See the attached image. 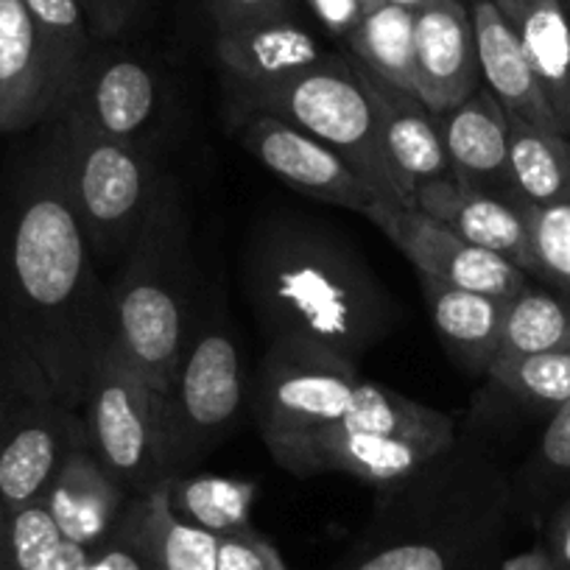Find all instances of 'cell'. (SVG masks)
Listing matches in <instances>:
<instances>
[{"label":"cell","mask_w":570,"mask_h":570,"mask_svg":"<svg viewBox=\"0 0 570 570\" xmlns=\"http://www.w3.org/2000/svg\"><path fill=\"white\" fill-rule=\"evenodd\" d=\"M0 322L40 366L57 400L81 411L98 353L115 333L112 308L53 137L20 179L3 224Z\"/></svg>","instance_id":"obj_1"},{"label":"cell","mask_w":570,"mask_h":570,"mask_svg":"<svg viewBox=\"0 0 570 570\" xmlns=\"http://www.w3.org/2000/svg\"><path fill=\"white\" fill-rule=\"evenodd\" d=\"M512 475L479 434L377 490L361 534L327 570H487L512 523Z\"/></svg>","instance_id":"obj_2"},{"label":"cell","mask_w":570,"mask_h":570,"mask_svg":"<svg viewBox=\"0 0 570 570\" xmlns=\"http://www.w3.org/2000/svg\"><path fill=\"white\" fill-rule=\"evenodd\" d=\"M240 277L266 342H308L358 364L400 320L397 303L364 257L299 216L257 224Z\"/></svg>","instance_id":"obj_3"},{"label":"cell","mask_w":570,"mask_h":570,"mask_svg":"<svg viewBox=\"0 0 570 570\" xmlns=\"http://www.w3.org/2000/svg\"><path fill=\"white\" fill-rule=\"evenodd\" d=\"M107 285L115 342L157 392H166L194 336L190 218L171 177Z\"/></svg>","instance_id":"obj_4"},{"label":"cell","mask_w":570,"mask_h":570,"mask_svg":"<svg viewBox=\"0 0 570 570\" xmlns=\"http://www.w3.org/2000/svg\"><path fill=\"white\" fill-rule=\"evenodd\" d=\"M70 202L96 263L118 268L149 218L163 183L149 146L92 135L53 118Z\"/></svg>","instance_id":"obj_5"},{"label":"cell","mask_w":570,"mask_h":570,"mask_svg":"<svg viewBox=\"0 0 570 570\" xmlns=\"http://www.w3.org/2000/svg\"><path fill=\"white\" fill-rule=\"evenodd\" d=\"M229 112L235 126L252 115H272L297 126L342 155L366 183L375 185L383 199L411 205L383 155L375 109L353 59L325 57L316 68L303 70L279 85L229 98Z\"/></svg>","instance_id":"obj_6"},{"label":"cell","mask_w":570,"mask_h":570,"mask_svg":"<svg viewBox=\"0 0 570 570\" xmlns=\"http://www.w3.org/2000/svg\"><path fill=\"white\" fill-rule=\"evenodd\" d=\"M87 445L131 492L146 495L168 481L163 392L131 366L115 333L104 342L81 405Z\"/></svg>","instance_id":"obj_7"},{"label":"cell","mask_w":570,"mask_h":570,"mask_svg":"<svg viewBox=\"0 0 570 570\" xmlns=\"http://www.w3.org/2000/svg\"><path fill=\"white\" fill-rule=\"evenodd\" d=\"M246 397L240 350L233 333L213 322L190 336L171 383L163 392L168 479L210 456L238 425Z\"/></svg>","instance_id":"obj_8"},{"label":"cell","mask_w":570,"mask_h":570,"mask_svg":"<svg viewBox=\"0 0 570 570\" xmlns=\"http://www.w3.org/2000/svg\"><path fill=\"white\" fill-rule=\"evenodd\" d=\"M358 364L308 342H266L257 370L255 420L268 453L305 440L347 414Z\"/></svg>","instance_id":"obj_9"},{"label":"cell","mask_w":570,"mask_h":570,"mask_svg":"<svg viewBox=\"0 0 570 570\" xmlns=\"http://www.w3.org/2000/svg\"><path fill=\"white\" fill-rule=\"evenodd\" d=\"M416 268L420 277L440 279L464 292L512 299L531 283L529 274L507 257L470 244L420 207L397 199H377L364 213Z\"/></svg>","instance_id":"obj_10"},{"label":"cell","mask_w":570,"mask_h":570,"mask_svg":"<svg viewBox=\"0 0 570 570\" xmlns=\"http://www.w3.org/2000/svg\"><path fill=\"white\" fill-rule=\"evenodd\" d=\"M456 440L459 431L456 434H372V431L327 425L305 440L279 448L272 459L297 479L344 473L383 490L420 473L425 464L451 451Z\"/></svg>","instance_id":"obj_11"},{"label":"cell","mask_w":570,"mask_h":570,"mask_svg":"<svg viewBox=\"0 0 570 570\" xmlns=\"http://www.w3.org/2000/svg\"><path fill=\"white\" fill-rule=\"evenodd\" d=\"M238 140L266 171L303 196L325 205L344 207L364 216L377 199L375 185L366 183L342 155L305 135L297 126L272 115H252L240 120Z\"/></svg>","instance_id":"obj_12"},{"label":"cell","mask_w":570,"mask_h":570,"mask_svg":"<svg viewBox=\"0 0 570 570\" xmlns=\"http://www.w3.org/2000/svg\"><path fill=\"white\" fill-rule=\"evenodd\" d=\"M163 109V85L149 62L129 53H92L59 107L57 120L92 135L146 146Z\"/></svg>","instance_id":"obj_13"},{"label":"cell","mask_w":570,"mask_h":570,"mask_svg":"<svg viewBox=\"0 0 570 570\" xmlns=\"http://www.w3.org/2000/svg\"><path fill=\"white\" fill-rule=\"evenodd\" d=\"M70 87L23 0H0V135L57 118Z\"/></svg>","instance_id":"obj_14"},{"label":"cell","mask_w":570,"mask_h":570,"mask_svg":"<svg viewBox=\"0 0 570 570\" xmlns=\"http://www.w3.org/2000/svg\"><path fill=\"white\" fill-rule=\"evenodd\" d=\"M81 445H87L81 411L53 394L29 405L0 442V507L20 509L40 501L59 468Z\"/></svg>","instance_id":"obj_15"},{"label":"cell","mask_w":570,"mask_h":570,"mask_svg":"<svg viewBox=\"0 0 570 570\" xmlns=\"http://www.w3.org/2000/svg\"><path fill=\"white\" fill-rule=\"evenodd\" d=\"M416 98L434 115L468 101L481 81L473 14L464 0H428L414 12Z\"/></svg>","instance_id":"obj_16"},{"label":"cell","mask_w":570,"mask_h":570,"mask_svg":"<svg viewBox=\"0 0 570 570\" xmlns=\"http://www.w3.org/2000/svg\"><path fill=\"white\" fill-rule=\"evenodd\" d=\"M353 65L375 109L377 137H381L389 168L405 199L414 205V194L422 185L453 177L434 112L414 92L377 79L355 59Z\"/></svg>","instance_id":"obj_17"},{"label":"cell","mask_w":570,"mask_h":570,"mask_svg":"<svg viewBox=\"0 0 570 570\" xmlns=\"http://www.w3.org/2000/svg\"><path fill=\"white\" fill-rule=\"evenodd\" d=\"M414 207L451 227L470 244L507 257L531 277L529 222L520 196L490 194L445 177L422 185L414 194Z\"/></svg>","instance_id":"obj_18"},{"label":"cell","mask_w":570,"mask_h":570,"mask_svg":"<svg viewBox=\"0 0 570 570\" xmlns=\"http://www.w3.org/2000/svg\"><path fill=\"white\" fill-rule=\"evenodd\" d=\"M325 57L316 37L292 18L261 20L216 37V59L227 76L229 98L279 85L316 68Z\"/></svg>","instance_id":"obj_19"},{"label":"cell","mask_w":570,"mask_h":570,"mask_svg":"<svg viewBox=\"0 0 570 570\" xmlns=\"http://www.w3.org/2000/svg\"><path fill=\"white\" fill-rule=\"evenodd\" d=\"M131 498L90 445H81L59 468L40 501L65 542L92 551L118 531Z\"/></svg>","instance_id":"obj_20"},{"label":"cell","mask_w":570,"mask_h":570,"mask_svg":"<svg viewBox=\"0 0 570 570\" xmlns=\"http://www.w3.org/2000/svg\"><path fill=\"white\" fill-rule=\"evenodd\" d=\"M434 118L453 179L490 194L518 196L509 168V115L487 87Z\"/></svg>","instance_id":"obj_21"},{"label":"cell","mask_w":570,"mask_h":570,"mask_svg":"<svg viewBox=\"0 0 570 570\" xmlns=\"http://www.w3.org/2000/svg\"><path fill=\"white\" fill-rule=\"evenodd\" d=\"M470 14H473L475 46H479L481 81L487 90L512 118L540 129L562 131L507 14L492 0H470Z\"/></svg>","instance_id":"obj_22"},{"label":"cell","mask_w":570,"mask_h":570,"mask_svg":"<svg viewBox=\"0 0 570 570\" xmlns=\"http://www.w3.org/2000/svg\"><path fill=\"white\" fill-rule=\"evenodd\" d=\"M425 308L440 342L462 372L473 377L490 375L501 350L503 316L509 299L464 292L440 279L420 277Z\"/></svg>","instance_id":"obj_23"},{"label":"cell","mask_w":570,"mask_h":570,"mask_svg":"<svg viewBox=\"0 0 570 570\" xmlns=\"http://www.w3.org/2000/svg\"><path fill=\"white\" fill-rule=\"evenodd\" d=\"M151 570H218V540L171 514L163 484L131 498L118 525Z\"/></svg>","instance_id":"obj_24"},{"label":"cell","mask_w":570,"mask_h":570,"mask_svg":"<svg viewBox=\"0 0 570 570\" xmlns=\"http://www.w3.org/2000/svg\"><path fill=\"white\" fill-rule=\"evenodd\" d=\"M507 18L559 126L570 137V0H518Z\"/></svg>","instance_id":"obj_25"},{"label":"cell","mask_w":570,"mask_h":570,"mask_svg":"<svg viewBox=\"0 0 570 570\" xmlns=\"http://www.w3.org/2000/svg\"><path fill=\"white\" fill-rule=\"evenodd\" d=\"M168 509L177 520L207 531L216 540L252 529L257 484L229 475H174L163 484Z\"/></svg>","instance_id":"obj_26"},{"label":"cell","mask_w":570,"mask_h":570,"mask_svg":"<svg viewBox=\"0 0 570 570\" xmlns=\"http://www.w3.org/2000/svg\"><path fill=\"white\" fill-rule=\"evenodd\" d=\"M509 168L525 205L570 199V137L509 115Z\"/></svg>","instance_id":"obj_27"},{"label":"cell","mask_w":570,"mask_h":570,"mask_svg":"<svg viewBox=\"0 0 570 570\" xmlns=\"http://www.w3.org/2000/svg\"><path fill=\"white\" fill-rule=\"evenodd\" d=\"M347 42L361 68L416 96V46L411 9L394 7V3L370 9L347 37Z\"/></svg>","instance_id":"obj_28"},{"label":"cell","mask_w":570,"mask_h":570,"mask_svg":"<svg viewBox=\"0 0 570 570\" xmlns=\"http://www.w3.org/2000/svg\"><path fill=\"white\" fill-rule=\"evenodd\" d=\"M570 490V400L548 414L534 451L512 479V507L542 523Z\"/></svg>","instance_id":"obj_29"},{"label":"cell","mask_w":570,"mask_h":570,"mask_svg":"<svg viewBox=\"0 0 570 570\" xmlns=\"http://www.w3.org/2000/svg\"><path fill=\"white\" fill-rule=\"evenodd\" d=\"M564 344H570V303L531 279L518 297L509 299L495 364L548 353Z\"/></svg>","instance_id":"obj_30"},{"label":"cell","mask_w":570,"mask_h":570,"mask_svg":"<svg viewBox=\"0 0 570 570\" xmlns=\"http://www.w3.org/2000/svg\"><path fill=\"white\" fill-rule=\"evenodd\" d=\"M487 381L512 403L551 414L570 400V344L514 361H498Z\"/></svg>","instance_id":"obj_31"},{"label":"cell","mask_w":570,"mask_h":570,"mask_svg":"<svg viewBox=\"0 0 570 570\" xmlns=\"http://www.w3.org/2000/svg\"><path fill=\"white\" fill-rule=\"evenodd\" d=\"M23 7L73 90L79 73L96 53V40L87 26L85 9L79 0H23Z\"/></svg>","instance_id":"obj_32"},{"label":"cell","mask_w":570,"mask_h":570,"mask_svg":"<svg viewBox=\"0 0 570 570\" xmlns=\"http://www.w3.org/2000/svg\"><path fill=\"white\" fill-rule=\"evenodd\" d=\"M531 240V279L570 303V199L525 205Z\"/></svg>","instance_id":"obj_33"},{"label":"cell","mask_w":570,"mask_h":570,"mask_svg":"<svg viewBox=\"0 0 570 570\" xmlns=\"http://www.w3.org/2000/svg\"><path fill=\"white\" fill-rule=\"evenodd\" d=\"M62 542L42 501L20 509L0 507V570H42Z\"/></svg>","instance_id":"obj_34"},{"label":"cell","mask_w":570,"mask_h":570,"mask_svg":"<svg viewBox=\"0 0 570 570\" xmlns=\"http://www.w3.org/2000/svg\"><path fill=\"white\" fill-rule=\"evenodd\" d=\"M48 394L53 392L40 366L14 342L12 333L0 325V442L18 422V416Z\"/></svg>","instance_id":"obj_35"},{"label":"cell","mask_w":570,"mask_h":570,"mask_svg":"<svg viewBox=\"0 0 570 570\" xmlns=\"http://www.w3.org/2000/svg\"><path fill=\"white\" fill-rule=\"evenodd\" d=\"M218 570H288L277 548L252 525L218 540Z\"/></svg>","instance_id":"obj_36"},{"label":"cell","mask_w":570,"mask_h":570,"mask_svg":"<svg viewBox=\"0 0 570 570\" xmlns=\"http://www.w3.org/2000/svg\"><path fill=\"white\" fill-rule=\"evenodd\" d=\"M207 12L216 20L218 31L240 29L261 20L288 18L292 0H205Z\"/></svg>","instance_id":"obj_37"},{"label":"cell","mask_w":570,"mask_h":570,"mask_svg":"<svg viewBox=\"0 0 570 570\" xmlns=\"http://www.w3.org/2000/svg\"><path fill=\"white\" fill-rule=\"evenodd\" d=\"M79 3L96 42L124 35L142 7V0H79Z\"/></svg>","instance_id":"obj_38"},{"label":"cell","mask_w":570,"mask_h":570,"mask_svg":"<svg viewBox=\"0 0 570 570\" xmlns=\"http://www.w3.org/2000/svg\"><path fill=\"white\" fill-rule=\"evenodd\" d=\"M85 570H151V564L146 562L140 548L118 529L107 542L92 548Z\"/></svg>","instance_id":"obj_39"},{"label":"cell","mask_w":570,"mask_h":570,"mask_svg":"<svg viewBox=\"0 0 570 570\" xmlns=\"http://www.w3.org/2000/svg\"><path fill=\"white\" fill-rule=\"evenodd\" d=\"M540 525V542L548 548L557 570H570V490L553 503V509Z\"/></svg>","instance_id":"obj_40"},{"label":"cell","mask_w":570,"mask_h":570,"mask_svg":"<svg viewBox=\"0 0 570 570\" xmlns=\"http://www.w3.org/2000/svg\"><path fill=\"white\" fill-rule=\"evenodd\" d=\"M305 3L333 37H344V40L353 35V29L364 18L361 0H305Z\"/></svg>","instance_id":"obj_41"},{"label":"cell","mask_w":570,"mask_h":570,"mask_svg":"<svg viewBox=\"0 0 570 570\" xmlns=\"http://www.w3.org/2000/svg\"><path fill=\"white\" fill-rule=\"evenodd\" d=\"M498 570H557V564H553L548 548L542 546V542H537V546H531V548H525V551L512 553V557L503 559L501 568Z\"/></svg>","instance_id":"obj_42"},{"label":"cell","mask_w":570,"mask_h":570,"mask_svg":"<svg viewBox=\"0 0 570 570\" xmlns=\"http://www.w3.org/2000/svg\"><path fill=\"white\" fill-rule=\"evenodd\" d=\"M386 3H394V7H403V9H411V12H416V9L425 7L428 0H386Z\"/></svg>","instance_id":"obj_43"},{"label":"cell","mask_w":570,"mask_h":570,"mask_svg":"<svg viewBox=\"0 0 570 570\" xmlns=\"http://www.w3.org/2000/svg\"><path fill=\"white\" fill-rule=\"evenodd\" d=\"M492 3H495L503 14H509L514 7H518V0H492Z\"/></svg>","instance_id":"obj_44"},{"label":"cell","mask_w":570,"mask_h":570,"mask_svg":"<svg viewBox=\"0 0 570 570\" xmlns=\"http://www.w3.org/2000/svg\"><path fill=\"white\" fill-rule=\"evenodd\" d=\"M361 3H364V12H370V9H375V7H381V3H386V0H361Z\"/></svg>","instance_id":"obj_45"},{"label":"cell","mask_w":570,"mask_h":570,"mask_svg":"<svg viewBox=\"0 0 570 570\" xmlns=\"http://www.w3.org/2000/svg\"><path fill=\"white\" fill-rule=\"evenodd\" d=\"M0 268H3V224H0ZM3 325V322H0Z\"/></svg>","instance_id":"obj_46"}]
</instances>
